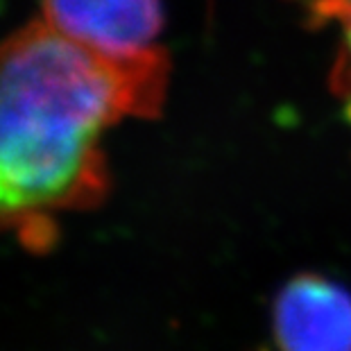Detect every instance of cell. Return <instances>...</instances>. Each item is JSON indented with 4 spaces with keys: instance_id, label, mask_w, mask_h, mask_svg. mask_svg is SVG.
I'll list each match as a JSON object with an SVG mask.
<instances>
[{
    "instance_id": "3957f363",
    "label": "cell",
    "mask_w": 351,
    "mask_h": 351,
    "mask_svg": "<svg viewBox=\"0 0 351 351\" xmlns=\"http://www.w3.org/2000/svg\"><path fill=\"white\" fill-rule=\"evenodd\" d=\"M281 351H351V293L322 274H297L272 308Z\"/></svg>"
},
{
    "instance_id": "7a4b0ae2",
    "label": "cell",
    "mask_w": 351,
    "mask_h": 351,
    "mask_svg": "<svg viewBox=\"0 0 351 351\" xmlns=\"http://www.w3.org/2000/svg\"><path fill=\"white\" fill-rule=\"evenodd\" d=\"M41 21L69 39L107 55L156 48L163 0H41Z\"/></svg>"
},
{
    "instance_id": "6da1fadb",
    "label": "cell",
    "mask_w": 351,
    "mask_h": 351,
    "mask_svg": "<svg viewBox=\"0 0 351 351\" xmlns=\"http://www.w3.org/2000/svg\"><path fill=\"white\" fill-rule=\"evenodd\" d=\"M170 59L159 46L107 55L32 21L0 43V231L48 241L55 218L109 191L102 136L156 118Z\"/></svg>"
},
{
    "instance_id": "277c9868",
    "label": "cell",
    "mask_w": 351,
    "mask_h": 351,
    "mask_svg": "<svg viewBox=\"0 0 351 351\" xmlns=\"http://www.w3.org/2000/svg\"><path fill=\"white\" fill-rule=\"evenodd\" d=\"M290 3L302 5L308 12L311 23H335L338 16L345 12V7L351 5V0H290Z\"/></svg>"
}]
</instances>
